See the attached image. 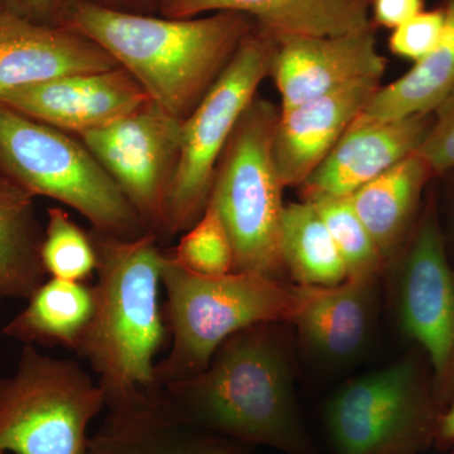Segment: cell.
Listing matches in <instances>:
<instances>
[{
	"instance_id": "6da1fadb",
	"label": "cell",
	"mask_w": 454,
	"mask_h": 454,
	"mask_svg": "<svg viewBox=\"0 0 454 454\" xmlns=\"http://www.w3.org/2000/svg\"><path fill=\"white\" fill-rule=\"evenodd\" d=\"M59 26L82 33L138 82L151 101L186 121L253 31L238 12L211 16L155 17L68 0Z\"/></svg>"
},
{
	"instance_id": "7a4b0ae2",
	"label": "cell",
	"mask_w": 454,
	"mask_h": 454,
	"mask_svg": "<svg viewBox=\"0 0 454 454\" xmlns=\"http://www.w3.org/2000/svg\"><path fill=\"white\" fill-rule=\"evenodd\" d=\"M279 325L239 331L201 373L162 385L176 413L196 428L245 446L321 454L301 419Z\"/></svg>"
},
{
	"instance_id": "3957f363",
	"label": "cell",
	"mask_w": 454,
	"mask_h": 454,
	"mask_svg": "<svg viewBox=\"0 0 454 454\" xmlns=\"http://www.w3.org/2000/svg\"><path fill=\"white\" fill-rule=\"evenodd\" d=\"M90 235L98 256L94 312L76 354L91 366L110 406L160 387L155 357L168 334L160 304L166 252L151 231L136 239Z\"/></svg>"
},
{
	"instance_id": "277c9868",
	"label": "cell",
	"mask_w": 454,
	"mask_h": 454,
	"mask_svg": "<svg viewBox=\"0 0 454 454\" xmlns=\"http://www.w3.org/2000/svg\"><path fill=\"white\" fill-rule=\"evenodd\" d=\"M162 286L164 321L172 343L155 365L160 385L199 375L227 339L250 325L293 324L315 291L245 271L197 276L176 264L168 252Z\"/></svg>"
},
{
	"instance_id": "5b68a950",
	"label": "cell",
	"mask_w": 454,
	"mask_h": 454,
	"mask_svg": "<svg viewBox=\"0 0 454 454\" xmlns=\"http://www.w3.org/2000/svg\"><path fill=\"white\" fill-rule=\"evenodd\" d=\"M280 109L256 95L245 109L215 172L210 205L235 250V271L282 280L284 184L273 142Z\"/></svg>"
},
{
	"instance_id": "8992f818",
	"label": "cell",
	"mask_w": 454,
	"mask_h": 454,
	"mask_svg": "<svg viewBox=\"0 0 454 454\" xmlns=\"http://www.w3.org/2000/svg\"><path fill=\"white\" fill-rule=\"evenodd\" d=\"M0 175L33 197L82 214L103 234L136 239L146 229L82 140L0 103Z\"/></svg>"
},
{
	"instance_id": "52a82bcc",
	"label": "cell",
	"mask_w": 454,
	"mask_h": 454,
	"mask_svg": "<svg viewBox=\"0 0 454 454\" xmlns=\"http://www.w3.org/2000/svg\"><path fill=\"white\" fill-rule=\"evenodd\" d=\"M104 408L79 363L23 346L16 372L0 379V454H88L90 423Z\"/></svg>"
},
{
	"instance_id": "ba28073f",
	"label": "cell",
	"mask_w": 454,
	"mask_h": 454,
	"mask_svg": "<svg viewBox=\"0 0 454 454\" xmlns=\"http://www.w3.org/2000/svg\"><path fill=\"white\" fill-rule=\"evenodd\" d=\"M443 409L409 356L340 387L325 408L334 454H420L435 446Z\"/></svg>"
},
{
	"instance_id": "9c48e42d",
	"label": "cell",
	"mask_w": 454,
	"mask_h": 454,
	"mask_svg": "<svg viewBox=\"0 0 454 454\" xmlns=\"http://www.w3.org/2000/svg\"><path fill=\"white\" fill-rule=\"evenodd\" d=\"M276 50L277 41L254 27L219 80L184 121L160 243L186 232L207 207L223 149L260 83L270 74Z\"/></svg>"
},
{
	"instance_id": "30bf717a",
	"label": "cell",
	"mask_w": 454,
	"mask_h": 454,
	"mask_svg": "<svg viewBox=\"0 0 454 454\" xmlns=\"http://www.w3.org/2000/svg\"><path fill=\"white\" fill-rule=\"evenodd\" d=\"M395 300L403 330L429 358L433 391L444 411L454 396V271L433 201L400 253Z\"/></svg>"
},
{
	"instance_id": "8fae6325",
	"label": "cell",
	"mask_w": 454,
	"mask_h": 454,
	"mask_svg": "<svg viewBox=\"0 0 454 454\" xmlns=\"http://www.w3.org/2000/svg\"><path fill=\"white\" fill-rule=\"evenodd\" d=\"M182 124L148 101L112 124L74 136L121 188L146 231L160 240L178 166Z\"/></svg>"
},
{
	"instance_id": "7c38bea8",
	"label": "cell",
	"mask_w": 454,
	"mask_h": 454,
	"mask_svg": "<svg viewBox=\"0 0 454 454\" xmlns=\"http://www.w3.org/2000/svg\"><path fill=\"white\" fill-rule=\"evenodd\" d=\"M385 71L372 26L331 37L278 40L269 76L279 92L280 110H286L358 80L382 79Z\"/></svg>"
},
{
	"instance_id": "4fadbf2b",
	"label": "cell",
	"mask_w": 454,
	"mask_h": 454,
	"mask_svg": "<svg viewBox=\"0 0 454 454\" xmlns=\"http://www.w3.org/2000/svg\"><path fill=\"white\" fill-rule=\"evenodd\" d=\"M151 101L127 70L67 74L13 90L0 103L74 136L98 129Z\"/></svg>"
},
{
	"instance_id": "5bb4252c",
	"label": "cell",
	"mask_w": 454,
	"mask_h": 454,
	"mask_svg": "<svg viewBox=\"0 0 454 454\" xmlns=\"http://www.w3.org/2000/svg\"><path fill=\"white\" fill-rule=\"evenodd\" d=\"M432 124L433 113L402 119H375L360 114L301 184L304 201L354 195L418 152Z\"/></svg>"
},
{
	"instance_id": "9a60e30c",
	"label": "cell",
	"mask_w": 454,
	"mask_h": 454,
	"mask_svg": "<svg viewBox=\"0 0 454 454\" xmlns=\"http://www.w3.org/2000/svg\"><path fill=\"white\" fill-rule=\"evenodd\" d=\"M88 454H253V447L196 428L176 413L162 385L106 406Z\"/></svg>"
},
{
	"instance_id": "2e32d148",
	"label": "cell",
	"mask_w": 454,
	"mask_h": 454,
	"mask_svg": "<svg viewBox=\"0 0 454 454\" xmlns=\"http://www.w3.org/2000/svg\"><path fill=\"white\" fill-rule=\"evenodd\" d=\"M116 67L118 62L82 33L0 12V98L57 77Z\"/></svg>"
},
{
	"instance_id": "e0dca14e",
	"label": "cell",
	"mask_w": 454,
	"mask_h": 454,
	"mask_svg": "<svg viewBox=\"0 0 454 454\" xmlns=\"http://www.w3.org/2000/svg\"><path fill=\"white\" fill-rule=\"evenodd\" d=\"M381 79L348 83L336 91L280 110L273 152L284 187H301L324 162L352 121L380 89Z\"/></svg>"
},
{
	"instance_id": "ac0fdd59",
	"label": "cell",
	"mask_w": 454,
	"mask_h": 454,
	"mask_svg": "<svg viewBox=\"0 0 454 454\" xmlns=\"http://www.w3.org/2000/svg\"><path fill=\"white\" fill-rule=\"evenodd\" d=\"M370 7L372 0H162L158 12L177 20L210 12H238L278 41L363 31L373 26Z\"/></svg>"
},
{
	"instance_id": "d6986e66",
	"label": "cell",
	"mask_w": 454,
	"mask_h": 454,
	"mask_svg": "<svg viewBox=\"0 0 454 454\" xmlns=\"http://www.w3.org/2000/svg\"><path fill=\"white\" fill-rule=\"evenodd\" d=\"M378 303V279H348L315 288L295 321L301 343L330 364H345L365 349Z\"/></svg>"
},
{
	"instance_id": "ffe728a7",
	"label": "cell",
	"mask_w": 454,
	"mask_h": 454,
	"mask_svg": "<svg viewBox=\"0 0 454 454\" xmlns=\"http://www.w3.org/2000/svg\"><path fill=\"white\" fill-rule=\"evenodd\" d=\"M432 176L428 164L415 152L348 197L387 264L408 243L424 187Z\"/></svg>"
},
{
	"instance_id": "44dd1931",
	"label": "cell",
	"mask_w": 454,
	"mask_h": 454,
	"mask_svg": "<svg viewBox=\"0 0 454 454\" xmlns=\"http://www.w3.org/2000/svg\"><path fill=\"white\" fill-rule=\"evenodd\" d=\"M94 312L91 284L49 278L2 333L25 346L76 352Z\"/></svg>"
},
{
	"instance_id": "7402d4cb",
	"label": "cell",
	"mask_w": 454,
	"mask_h": 454,
	"mask_svg": "<svg viewBox=\"0 0 454 454\" xmlns=\"http://www.w3.org/2000/svg\"><path fill=\"white\" fill-rule=\"evenodd\" d=\"M35 197L0 175V297L28 301L46 282Z\"/></svg>"
},
{
	"instance_id": "603a6c76",
	"label": "cell",
	"mask_w": 454,
	"mask_h": 454,
	"mask_svg": "<svg viewBox=\"0 0 454 454\" xmlns=\"http://www.w3.org/2000/svg\"><path fill=\"white\" fill-rule=\"evenodd\" d=\"M444 22L435 49L396 82L376 91L364 115L375 119H402L430 114L454 91V0H443Z\"/></svg>"
},
{
	"instance_id": "cb8c5ba5",
	"label": "cell",
	"mask_w": 454,
	"mask_h": 454,
	"mask_svg": "<svg viewBox=\"0 0 454 454\" xmlns=\"http://www.w3.org/2000/svg\"><path fill=\"white\" fill-rule=\"evenodd\" d=\"M280 249L286 273L297 286L330 288L348 280L333 235L312 202L286 205Z\"/></svg>"
},
{
	"instance_id": "d4e9b609",
	"label": "cell",
	"mask_w": 454,
	"mask_h": 454,
	"mask_svg": "<svg viewBox=\"0 0 454 454\" xmlns=\"http://www.w3.org/2000/svg\"><path fill=\"white\" fill-rule=\"evenodd\" d=\"M348 271V279H378L387 262L361 223L348 197H322L313 200Z\"/></svg>"
},
{
	"instance_id": "484cf974",
	"label": "cell",
	"mask_w": 454,
	"mask_h": 454,
	"mask_svg": "<svg viewBox=\"0 0 454 454\" xmlns=\"http://www.w3.org/2000/svg\"><path fill=\"white\" fill-rule=\"evenodd\" d=\"M41 259L50 278L88 283L95 276L97 250L91 235L59 207L47 211Z\"/></svg>"
},
{
	"instance_id": "4316f807",
	"label": "cell",
	"mask_w": 454,
	"mask_h": 454,
	"mask_svg": "<svg viewBox=\"0 0 454 454\" xmlns=\"http://www.w3.org/2000/svg\"><path fill=\"white\" fill-rule=\"evenodd\" d=\"M168 254L176 264L197 276L221 277L235 271L234 245L219 212L210 203Z\"/></svg>"
},
{
	"instance_id": "83f0119b",
	"label": "cell",
	"mask_w": 454,
	"mask_h": 454,
	"mask_svg": "<svg viewBox=\"0 0 454 454\" xmlns=\"http://www.w3.org/2000/svg\"><path fill=\"white\" fill-rule=\"evenodd\" d=\"M443 8L417 14L391 33L389 49L394 55L418 62L437 46L444 29Z\"/></svg>"
},
{
	"instance_id": "f1b7e54d",
	"label": "cell",
	"mask_w": 454,
	"mask_h": 454,
	"mask_svg": "<svg viewBox=\"0 0 454 454\" xmlns=\"http://www.w3.org/2000/svg\"><path fill=\"white\" fill-rule=\"evenodd\" d=\"M417 153L433 175L454 168V91L433 112L432 127Z\"/></svg>"
},
{
	"instance_id": "f546056e",
	"label": "cell",
	"mask_w": 454,
	"mask_h": 454,
	"mask_svg": "<svg viewBox=\"0 0 454 454\" xmlns=\"http://www.w3.org/2000/svg\"><path fill=\"white\" fill-rule=\"evenodd\" d=\"M424 0H372L373 27L395 29L422 13Z\"/></svg>"
},
{
	"instance_id": "4dcf8cb0",
	"label": "cell",
	"mask_w": 454,
	"mask_h": 454,
	"mask_svg": "<svg viewBox=\"0 0 454 454\" xmlns=\"http://www.w3.org/2000/svg\"><path fill=\"white\" fill-rule=\"evenodd\" d=\"M68 0H7L5 11L42 25H57Z\"/></svg>"
},
{
	"instance_id": "1f68e13d",
	"label": "cell",
	"mask_w": 454,
	"mask_h": 454,
	"mask_svg": "<svg viewBox=\"0 0 454 454\" xmlns=\"http://www.w3.org/2000/svg\"><path fill=\"white\" fill-rule=\"evenodd\" d=\"M435 447L442 450L454 448V396L441 415Z\"/></svg>"
},
{
	"instance_id": "d6a6232c",
	"label": "cell",
	"mask_w": 454,
	"mask_h": 454,
	"mask_svg": "<svg viewBox=\"0 0 454 454\" xmlns=\"http://www.w3.org/2000/svg\"><path fill=\"white\" fill-rule=\"evenodd\" d=\"M104 7L133 13L149 14L153 9H160L162 0H91Z\"/></svg>"
},
{
	"instance_id": "836d02e7",
	"label": "cell",
	"mask_w": 454,
	"mask_h": 454,
	"mask_svg": "<svg viewBox=\"0 0 454 454\" xmlns=\"http://www.w3.org/2000/svg\"><path fill=\"white\" fill-rule=\"evenodd\" d=\"M5 4H7V0H0V12L4 11Z\"/></svg>"
},
{
	"instance_id": "e575fe53",
	"label": "cell",
	"mask_w": 454,
	"mask_h": 454,
	"mask_svg": "<svg viewBox=\"0 0 454 454\" xmlns=\"http://www.w3.org/2000/svg\"><path fill=\"white\" fill-rule=\"evenodd\" d=\"M453 454H454V452H453Z\"/></svg>"
}]
</instances>
